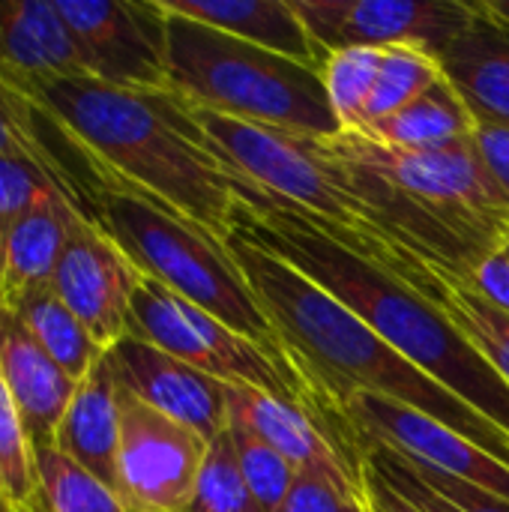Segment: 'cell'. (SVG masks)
<instances>
[{"instance_id":"6da1fadb","label":"cell","mask_w":509,"mask_h":512,"mask_svg":"<svg viewBox=\"0 0 509 512\" xmlns=\"http://www.w3.org/2000/svg\"><path fill=\"white\" fill-rule=\"evenodd\" d=\"M33 105L90 183L132 189L225 240L246 177L216 153L180 96L66 78L42 87Z\"/></svg>"},{"instance_id":"7a4b0ae2","label":"cell","mask_w":509,"mask_h":512,"mask_svg":"<svg viewBox=\"0 0 509 512\" xmlns=\"http://www.w3.org/2000/svg\"><path fill=\"white\" fill-rule=\"evenodd\" d=\"M225 246L279 330L294 366L315 387L333 444L339 435L333 414L336 399L348 393H372L438 420L509 465V435L405 360L321 285L237 231L225 234Z\"/></svg>"},{"instance_id":"3957f363","label":"cell","mask_w":509,"mask_h":512,"mask_svg":"<svg viewBox=\"0 0 509 512\" xmlns=\"http://www.w3.org/2000/svg\"><path fill=\"white\" fill-rule=\"evenodd\" d=\"M228 231L249 237L261 249L297 267L405 360L509 435V387L420 291L345 249L303 210L252 186L249 180L240 186V204Z\"/></svg>"},{"instance_id":"277c9868","label":"cell","mask_w":509,"mask_h":512,"mask_svg":"<svg viewBox=\"0 0 509 512\" xmlns=\"http://www.w3.org/2000/svg\"><path fill=\"white\" fill-rule=\"evenodd\" d=\"M186 108L216 153L252 186L303 210L318 228L369 264L387 270L414 291H420L432 279V270L441 267L417 258L393 234L384 216L360 192L351 168L327 147V138L234 120L189 102Z\"/></svg>"},{"instance_id":"5b68a950","label":"cell","mask_w":509,"mask_h":512,"mask_svg":"<svg viewBox=\"0 0 509 512\" xmlns=\"http://www.w3.org/2000/svg\"><path fill=\"white\" fill-rule=\"evenodd\" d=\"M162 12L168 36V90L174 96L195 108L297 135L333 138L342 132L321 69L168 9Z\"/></svg>"},{"instance_id":"8992f818","label":"cell","mask_w":509,"mask_h":512,"mask_svg":"<svg viewBox=\"0 0 509 512\" xmlns=\"http://www.w3.org/2000/svg\"><path fill=\"white\" fill-rule=\"evenodd\" d=\"M87 216L102 225L141 276L165 285L246 339L291 357L222 237L132 189L102 180L90 186Z\"/></svg>"},{"instance_id":"52a82bcc","label":"cell","mask_w":509,"mask_h":512,"mask_svg":"<svg viewBox=\"0 0 509 512\" xmlns=\"http://www.w3.org/2000/svg\"><path fill=\"white\" fill-rule=\"evenodd\" d=\"M327 147L348 165L390 183L480 258L509 243V207L486 177L471 138L447 147L402 150L366 132H339L327 138Z\"/></svg>"},{"instance_id":"ba28073f","label":"cell","mask_w":509,"mask_h":512,"mask_svg":"<svg viewBox=\"0 0 509 512\" xmlns=\"http://www.w3.org/2000/svg\"><path fill=\"white\" fill-rule=\"evenodd\" d=\"M129 336L150 342L153 348L195 366L198 372L222 384L258 387L270 396L306 408L327 432L324 405L309 384V378L294 366L291 357H282L243 333L231 330L210 312L168 291L165 285L141 276L129 312Z\"/></svg>"},{"instance_id":"9c48e42d","label":"cell","mask_w":509,"mask_h":512,"mask_svg":"<svg viewBox=\"0 0 509 512\" xmlns=\"http://www.w3.org/2000/svg\"><path fill=\"white\" fill-rule=\"evenodd\" d=\"M342 447H387L423 468L477 486L509 504V465L438 420L372 393H348L333 405Z\"/></svg>"},{"instance_id":"30bf717a","label":"cell","mask_w":509,"mask_h":512,"mask_svg":"<svg viewBox=\"0 0 509 512\" xmlns=\"http://www.w3.org/2000/svg\"><path fill=\"white\" fill-rule=\"evenodd\" d=\"M210 441L120 387L117 495L129 512H189Z\"/></svg>"},{"instance_id":"8fae6325","label":"cell","mask_w":509,"mask_h":512,"mask_svg":"<svg viewBox=\"0 0 509 512\" xmlns=\"http://www.w3.org/2000/svg\"><path fill=\"white\" fill-rule=\"evenodd\" d=\"M312 42L342 48H423L441 54L471 21L468 0H291Z\"/></svg>"},{"instance_id":"7c38bea8","label":"cell","mask_w":509,"mask_h":512,"mask_svg":"<svg viewBox=\"0 0 509 512\" xmlns=\"http://www.w3.org/2000/svg\"><path fill=\"white\" fill-rule=\"evenodd\" d=\"M87 75L123 90H168L165 12L156 0H54Z\"/></svg>"},{"instance_id":"4fadbf2b","label":"cell","mask_w":509,"mask_h":512,"mask_svg":"<svg viewBox=\"0 0 509 512\" xmlns=\"http://www.w3.org/2000/svg\"><path fill=\"white\" fill-rule=\"evenodd\" d=\"M141 270L87 213L75 222L51 276V291L72 309L93 342L111 351L129 336Z\"/></svg>"},{"instance_id":"5bb4252c","label":"cell","mask_w":509,"mask_h":512,"mask_svg":"<svg viewBox=\"0 0 509 512\" xmlns=\"http://www.w3.org/2000/svg\"><path fill=\"white\" fill-rule=\"evenodd\" d=\"M108 363L126 393L156 408L159 414L189 426L201 438L213 441L228 429L225 384L198 372L195 366L135 336L120 339L108 351Z\"/></svg>"},{"instance_id":"9a60e30c","label":"cell","mask_w":509,"mask_h":512,"mask_svg":"<svg viewBox=\"0 0 509 512\" xmlns=\"http://www.w3.org/2000/svg\"><path fill=\"white\" fill-rule=\"evenodd\" d=\"M66 78H90L54 0H0V87L33 96Z\"/></svg>"},{"instance_id":"2e32d148","label":"cell","mask_w":509,"mask_h":512,"mask_svg":"<svg viewBox=\"0 0 509 512\" xmlns=\"http://www.w3.org/2000/svg\"><path fill=\"white\" fill-rule=\"evenodd\" d=\"M225 396L228 423L243 426L258 441L270 444L297 471H318L339 483L363 486V468L333 444V438L306 408L246 384H225Z\"/></svg>"},{"instance_id":"e0dca14e","label":"cell","mask_w":509,"mask_h":512,"mask_svg":"<svg viewBox=\"0 0 509 512\" xmlns=\"http://www.w3.org/2000/svg\"><path fill=\"white\" fill-rule=\"evenodd\" d=\"M0 375L24 420L30 447H51L78 381L48 357L15 309H0Z\"/></svg>"},{"instance_id":"ac0fdd59","label":"cell","mask_w":509,"mask_h":512,"mask_svg":"<svg viewBox=\"0 0 509 512\" xmlns=\"http://www.w3.org/2000/svg\"><path fill=\"white\" fill-rule=\"evenodd\" d=\"M84 213L75 195L51 192L6 231L0 240V309H12L24 294L51 285L63 246Z\"/></svg>"},{"instance_id":"d6986e66","label":"cell","mask_w":509,"mask_h":512,"mask_svg":"<svg viewBox=\"0 0 509 512\" xmlns=\"http://www.w3.org/2000/svg\"><path fill=\"white\" fill-rule=\"evenodd\" d=\"M477 123L509 126V27L474 3V21L438 54Z\"/></svg>"},{"instance_id":"ffe728a7","label":"cell","mask_w":509,"mask_h":512,"mask_svg":"<svg viewBox=\"0 0 509 512\" xmlns=\"http://www.w3.org/2000/svg\"><path fill=\"white\" fill-rule=\"evenodd\" d=\"M159 6L312 69H324L327 54L312 42L291 0H159Z\"/></svg>"},{"instance_id":"44dd1931","label":"cell","mask_w":509,"mask_h":512,"mask_svg":"<svg viewBox=\"0 0 509 512\" xmlns=\"http://www.w3.org/2000/svg\"><path fill=\"white\" fill-rule=\"evenodd\" d=\"M54 447L87 468L117 492V450H120V384L108 354L90 369L69 402L57 429Z\"/></svg>"},{"instance_id":"7402d4cb","label":"cell","mask_w":509,"mask_h":512,"mask_svg":"<svg viewBox=\"0 0 509 512\" xmlns=\"http://www.w3.org/2000/svg\"><path fill=\"white\" fill-rule=\"evenodd\" d=\"M477 120L456 93V87L441 78L432 84L423 96H417L411 105L402 111L369 123L366 132L369 138L387 144V147H402V150H426V147H447L456 141L471 138Z\"/></svg>"},{"instance_id":"603a6c76","label":"cell","mask_w":509,"mask_h":512,"mask_svg":"<svg viewBox=\"0 0 509 512\" xmlns=\"http://www.w3.org/2000/svg\"><path fill=\"white\" fill-rule=\"evenodd\" d=\"M432 300L450 324L480 351V357L498 372V378L509 387V315L480 297L465 276L456 270H435L432 279L420 291Z\"/></svg>"},{"instance_id":"cb8c5ba5","label":"cell","mask_w":509,"mask_h":512,"mask_svg":"<svg viewBox=\"0 0 509 512\" xmlns=\"http://www.w3.org/2000/svg\"><path fill=\"white\" fill-rule=\"evenodd\" d=\"M12 309L21 315L36 342L72 381H84L90 369L108 354L93 342V336L72 315V309L51 291V285L24 294Z\"/></svg>"},{"instance_id":"d4e9b609","label":"cell","mask_w":509,"mask_h":512,"mask_svg":"<svg viewBox=\"0 0 509 512\" xmlns=\"http://www.w3.org/2000/svg\"><path fill=\"white\" fill-rule=\"evenodd\" d=\"M33 477L36 504L45 512H129L111 486L54 444L33 450Z\"/></svg>"},{"instance_id":"484cf974","label":"cell","mask_w":509,"mask_h":512,"mask_svg":"<svg viewBox=\"0 0 509 512\" xmlns=\"http://www.w3.org/2000/svg\"><path fill=\"white\" fill-rule=\"evenodd\" d=\"M54 141H63V138L39 114V108L0 87V156H21V159H33L39 165H48V168L60 171L63 177L75 180L90 195V183L84 180V174L69 159H63L57 153Z\"/></svg>"},{"instance_id":"4316f807","label":"cell","mask_w":509,"mask_h":512,"mask_svg":"<svg viewBox=\"0 0 509 512\" xmlns=\"http://www.w3.org/2000/svg\"><path fill=\"white\" fill-rule=\"evenodd\" d=\"M384 63V48H342L327 54L321 78L342 132H360L366 126V108Z\"/></svg>"},{"instance_id":"83f0119b","label":"cell","mask_w":509,"mask_h":512,"mask_svg":"<svg viewBox=\"0 0 509 512\" xmlns=\"http://www.w3.org/2000/svg\"><path fill=\"white\" fill-rule=\"evenodd\" d=\"M441 78H444V72H441V63L435 54H429L423 48H408V45L384 48V63L378 72L369 108H366V126L402 111L405 105H411L417 96H423Z\"/></svg>"},{"instance_id":"f1b7e54d","label":"cell","mask_w":509,"mask_h":512,"mask_svg":"<svg viewBox=\"0 0 509 512\" xmlns=\"http://www.w3.org/2000/svg\"><path fill=\"white\" fill-rule=\"evenodd\" d=\"M189 512H264L240 471L228 429L216 435L207 447Z\"/></svg>"},{"instance_id":"f546056e","label":"cell","mask_w":509,"mask_h":512,"mask_svg":"<svg viewBox=\"0 0 509 512\" xmlns=\"http://www.w3.org/2000/svg\"><path fill=\"white\" fill-rule=\"evenodd\" d=\"M51 192H69L87 210V192L75 180L33 159L0 156V240L33 204H39Z\"/></svg>"},{"instance_id":"4dcf8cb0","label":"cell","mask_w":509,"mask_h":512,"mask_svg":"<svg viewBox=\"0 0 509 512\" xmlns=\"http://www.w3.org/2000/svg\"><path fill=\"white\" fill-rule=\"evenodd\" d=\"M0 495L18 510L36 501L33 447L3 375H0Z\"/></svg>"},{"instance_id":"1f68e13d","label":"cell","mask_w":509,"mask_h":512,"mask_svg":"<svg viewBox=\"0 0 509 512\" xmlns=\"http://www.w3.org/2000/svg\"><path fill=\"white\" fill-rule=\"evenodd\" d=\"M228 432L234 441L240 471H243L255 501L261 504L264 512H279L282 501L288 498V492L297 480V468L282 453H276L270 444H264L252 432H246L243 426L228 423Z\"/></svg>"},{"instance_id":"d6a6232c","label":"cell","mask_w":509,"mask_h":512,"mask_svg":"<svg viewBox=\"0 0 509 512\" xmlns=\"http://www.w3.org/2000/svg\"><path fill=\"white\" fill-rule=\"evenodd\" d=\"M279 512H372L363 486L339 483L318 471H297V480Z\"/></svg>"},{"instance_id":"836d02e7","label":"cell","mask_w":509,"mask_h":512,"mask_svg":"<svg viewBox=\"0 0 509 512\" xmlns=\"http://www.w3.org/2000/svg\"><path fill=\"white\" fill-rule=\"evenodd\" d=\"M360 453H363L366 465H372L396 492H402L408 501H414L423 512H459L450 501H444L438 492H432V489L420 480V474H417L399 453H393V450H387V447H378V444L360 447Z\"/></svg>"},{"instance_id":"e575fe53","label":"cell","mask_w":509,"mask_h":512,"mask_svg":"<svg viewBox=\"0 0 509 512\" xmlns=\"http://www.w3.org/2000/svg\"><path fill=\"white\" fill-rule=\"evenodd\" d=\"M471 144L480 156L486 177L492 180L498 198L509 207V126L477 123L471 132Z\"/></svg>"},{"instance_id":"d590c367","label":"cell","mask_w":509,"mask_h":512,"mask_svg":"<svg viewBox=\"0 0 509 512\" xmlns=\"http://www.w3.org/2000/svg\"><path fill=\"white\" fill-rule=\"evenodd\" d=\"M480 297H486L492 306H498L501 312L509 315V255L504 249L492 252L489 258H483L465 279Z\"/></svg>"},{"instance_id":"8d00e7d4","label":"cell","mask_w":509,"mask_h":512,"mask_svg":"<svg viewBox=\"0 0 509 512\" xmlns=\"http://www.w3.org/2000/svg\"><path fill=\"white\" fill-rule=\"evenodd\" d=\"M363 483H366V498H369L372 512H423L402 492H396L372 465H366V459H363Z\"/></svg>"},{"instance_id":"74e56055","label":"cell","mask_w":509,"mask_h":512,"mask_svg":"<svg viewBox=\"0 0 509 512\" xmlns=\"http://www.w3.org/2000/svg\"><path fill=\"white\" fill-rule=\"evenodd\" d=\"M477 3L483 6V12H489L492 18L509 27V0H477Z\"/></svg>"},{"instance_id":"f35d334b","label":"cell","mask_w":509,"mask_h":512,"mask_svg":"<svg viewBox=\"0 0 509 512\" xmlns=\"http://www.w3.org/2000/svg\"><path fill=\"white\" fill-rule=\"evenodd\" d=\"M0 512H21V510H18V507H12V504L0 495Z\"/></svg>"},{"instance_id":"ab89813d","label":"cell","mask_w":509,"mask_h":512,"mask_svg":"<svg viewBox=\"0 0 509 512\" xmlns=\"http://www.w3.org/2000/svg\"><path fill=\"white\" fill-rule=\"evenodd\" d=\"M21 512H45L42 510V507H39V504H36V501H33V504H30V507H24V510Z\"/></svg>"},{"instance_id":"60d3db41","label":"cell","mask_w":509,"mask_h":512,"mask_svg":"<svg viewBox=\"0 0 509 512\" xmlns=\"http://www.w3.org/2000/svg\"><path fill=\"white\" fill-rule=\"evenodd\" d=\"M504 252H507V255H509V243H507V246H504Z\"/></svg>"}]
</instances>
